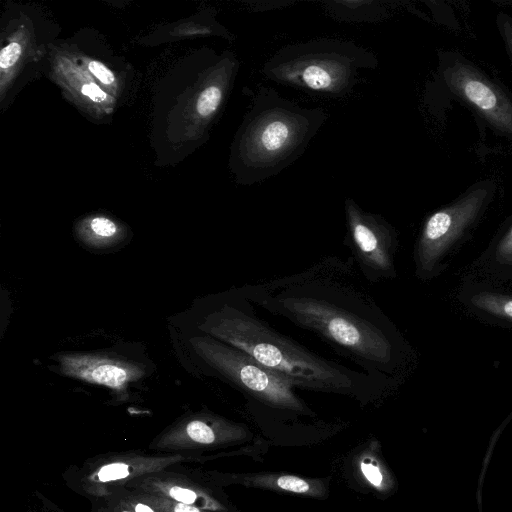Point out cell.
Here are the masks:
<instances>
[{
	"label": "cell",
	"mask_w": 512,
	"mask_h": 512,
	"mask_svg": "<svg viewBox=\"0 0 512 512\" xmlns=\"http://www.w3.org/2000/svg\"><path fill=\"white\" fill-rule=\"evenodd\" d=\"M351 257L328 256L288 276L237 290L254 306L286 319L381 380L396 383L404 340L358 277Z\"/></svg>",
	"instance_id": "obj_1"
},
{
	"label": "cell",
	"mask_w": 512,
	"mask_h": 512,
	"mask_svg": "<svg viewBox=\"0 0 512 512\" xmlns=\"http://www.w3.org/2000/svg\"><path fill=\"white\" fill-rule=\"evenodd\" d=\"M201 330L247 353L296 389L377 401L396 383L373 377L311 351L279 332L257 315L255 306L238 290L213 307Z\"/></svg>",
	"instance_id": "obj_2"
},
{
	"label": "cell",
	"mask_w": 512,
	"mask_h": 512,
	"mask_svg": "<svg viewBox=\"0 0 512 512\" xmlns=\"http://www.w3.org/2000/svg\"><path fill=\"white\" fill-rule=\"evenodd\" d=\"M328 117L323 108L302 107L259 87L233 144L237 182L249 186L278 175L303 155Z\"/></svg>",
	"instance_id": "obj_3"
},
{
	"label": "cell",
	"mask_w": 512,
	"mask_h": 512,
	"mask_svg": "<svg viewBox=\"0 0 512 512\" xmlns=\"http://www.w3.org/2000/svg\"><path fill=\"white\" fill-rule=\"evenodd\" d=\"M378 66V59L354 41L316 38L287 44L263 65L271 81L328 97L349 94L361 74Z\"/></svg>",
	"instance_id": "obj_4"
},
{
	"label": "cell",
	"mask_w": 512,
	"mask_h": 512,
	"mask_svg": "<svg viewBox=\"0 0 512 512\" xmlns=\"http://www.w3.org/2000/svg\"><path fill=\"white\" fill-rule=\"evenodd\" d=\"M199 358L222 380L252 402L290 412H309L295 387L247 353L207 334L191 339Z\"/></svg>",
	"instance_id": "obj_5"
},
{
	"label": "cell",
	"mask_w": 512,
	"mask_h": 512,
	"mask_svg": "<svg viewBox=\"0 0 512 512\" xmlns=\"http://www.w3.org/2000/svg\"><path fill=\"white\" fill-rule=\"evenodd\" d=\"M345 237L359 273L370 284L394 279L398 236L395 228L380 214L369 212L352 198L344 200Z\"/></svg>",
	"instance_id": "obj_6"
},
{
	"label": "cell",
	"mask_w": 512,
	"mask_h": 512,
	"mask_svg": "<svg viewBox=\"0 0 512 512\" xmlns=\"http://www.w3.org/2000/svg\"><path fill=\"white\" fill-rule=\"evenodd\" d=\"M486 196V189L474 190L426 219L414 255L419 276L427 277L436 269L446 252L474 221Z\"/></svg>",
	"instance_id": "obj_7"
},
{
	"label": "cell",
	"mask_w": 512,
	"mask_h": 512,
	"mask_svg": "<svg viewBox=\"0 0 512 512\" xmlns=\"http://www.w3.org/2000/svg\"><path fill=\"white\" fill-rule=\"evenodd\" d=\"M445 80L450 89L461 96L493 126L512 135V102L472 67L457 63L449 67Z\"/></svg>",
	"instance_id": "obj_8"
},
{
	"label": "cell",
	"mask_w": 512,
	"mask_h": 512,
	"mask_svg": "<svg viewBox=\"0 0 512 512\" xmlns=\"http://www.w3.org/2000/svg\"><path fill=\"white\" fill-rule=\"evenodd\" d=\"M185 457L173 455L120 454L105 458L90 469L82 480L83 488L93 496H106L129 481L157 473L182 462Z\"/></svg>",
	"instance_id": "obj_9"
},
{
	"label": "cell",
	"mask_w": 512,
	"mask_h": 512,
	"mask_svg": "<svg viewBox=\"0 0 512 512\" xmlns=\"http://www.w3.org/2000/svg\"><path fill=\"white\" fill-rule=\"evenodd\" d=\"M56 358L64 375L117 391L125 390L144 375L138 364L110 356L64 353Z\"/></svg>",
	"instance_id": "obj_10"
},
{
	"label": "cell",
	"mask_w": 512,
	"mask_h": 512,
	"mask_svg": "<svg viewBox=\"0 0 512 512\" xmlns=\"http://www.w3.org/2000/svg\"><path fill=\"white\" fill-rule=\"evenodd\" d=\"M228 424L216 417L198 414L172 425L151 446L161 451L209 447L225 439Z\"/></svg>",
	"instance_id": "obj_11"
},
{
	"label": "cell",
	"mask_w": 512,
	"mask_h": 512,
	"mask_svg": "<svg viewBox=\"0 0 512 512\" xmlns=\"http://www.w3.org/2000/svg\"><path fill=\"white\" fill-rule=\"evenodd\" d=\"M137 487L144 493L161 495L168 499L197 506L201 509L211 511L218 508L217 502L203 492L199 487L194 486L186 480L146 477L138 482Z\"/></svg>",
	"instance_id": "obj_12"
},
{
	"label": "cell",
	"mask_w": 512,
	"mask_h": 512,
	"mask_svg": "<svg viewBox=\"0 0 512 512\" xmlns=\"http://www.w3.org/2000/svg\"><path fill=\"white\" fill-rule=\"evenodd\" d=\"M323 9L333 19L349 23H377L389 15L384 2L374 0L325 1Z\"/></svg>",
	"instance_id": "obj_13"
},
{
	"label": "cell",
	"mask_w": 512,
	"mask_h": 512,
	"mask_svg": "<svg viewBox=\"0 0 512 512\" xmlns=\"http://www.w3.org/2000/svg\"><path fill=\"white\" fill-rule=\"evenodd\" d=\"M79 235L85 244L94 249H105L122 238L119 226L104 216H96L87 221Z\"/></svg>",
	"instance_id": "obj_14"
},
{
	"label": "cell",
	"mask_w": 512,
	"mask_h": 512,
	"mask_svg": "<svg viewBox=\"0 0 512 512\" xmlns=\"http://www.w3.org/2000/svg\"><path fill=\"white\" fill-rule=\"evenodd\" d=\"M470 302L479 310L512 321V297L496 293H479Z\"/></svg>",
	"instance_id": "obj_15"
},
{
	"label": "cell",
	"mask_w": 512,
	"mask_h": 512,
	"mask_svg": "<svg viewBox=\"0 0 512 512\" xmlns=\"http://www.w3.org/2000/svg\"><path fill=\"white\" fill-rule=\"evenodd\" d=\"M134 497L149 504L158 512H210L197 506L188 505L168 499L161 495L142 493Z\"/></svg>",
	"instance_id": "obj_16"
},
{
	"label": "cell",
	"mask_w": 512,
	"mask_h": 512,
	"mask_svg": "<svg viewBox=\"0 0 512 512\" xmlns=\"http://www.w3.org/2000/svg\"><path fill=\"white\" fill-rule=\"evenodd\" d=\"M274 483L278 488L291 493L304 494L311 490V486L306 480L292 475L279 476Z\"/></svg>",
	"instance_id": "obj_17"
},
{
	"label": "cell",
	"mask_w": 512,
	"mask_h": 512,
	"mask_svg": "<svg viewBox=\"0 0 512 512\" xmlns=\"http://www.w3.org/2000/svg\"><path fill=\"white\" fill-rule=\"evenodd\" d=\"M22 52L21 45L18 42H11L0 52V67L8 69L12 67L19 59Z\"/></svg>",
	"instance_id": "obj_18"
},
{
	"label": "cell",
	"mask_w": 512,
	"mask_h": 512,
	"mask_svg": "<svg viewBox=\"0 0 512 512\" xmlns=\"http://www.w3.org/2000/svg\"><path fill=\"white\" fill-rule=\"evenodd\" d=\"M361 472L366 480L374 487L380 488L383 483V474L379 466L371 461H362L360 464Z\"/></svg>",
	"instance_id": "obj_19"
},
{
	"label": "cell",
	"mask_w": 512,
	"mask_h": 512,
	"mask_svg": "<svg viewBox=\"0 0 512 512\" xmlns=\"http://www.w3.org/2000/svg\"><path fill=\"white\" fill-rule=\"evenodd\" d=\"M496 256L499 262L512 264V226L500 240L497 246Z\"/></svg>",
	"instance_id": "obj_20"
},
{
	"label": "cell",
	"mask_w": 512,
	"mask_h": 512,
	"mask_svg": "<svg viewBox=\"0 0 512 512\" xmlns=\"http://www.w3.org/2000/svg\"><path fill=\"white\" fill-rule=\"evenodd\" d=\"M88 67L90 72L102 83L111 84L114 82V74L104 64L97 61H91Z\"/></svg>",
	"instance_id": "obj_21"
},
{
	"label": "cell",
	"mask_w": 512,
	"mask_h": 512,
	"mask_svg": "<svg viewBox=\"0 0 512 512\" xmlns=\"http://www.w3.org/2000/svg\"><path fill=\"white\" fill-rule=\"evenodd\" d=\"M248 7L251 8L252 11H266L271 9L283 8L285 6H290L295 4L292 1H248Z\"/></svg>",
	"instance_id": "obj_22"
},
{
	"label": "cell",
	"mask_w": 512,
	"mask_h": 512,
	"mask_svg": "<svg viewBox=\"0 0 512 512\" xmlns=\"http://www.w3.org/2000/svg\"><path fill=\"white\" fill-rule=\"evenodd\" d=\"M81 92L94 102H101L106 99V93L96 84L88 83L81 87Z\"/></svg>",
	"instance_id": "obj_23"
},
{
	"label": "cell",
	"mask_w": 512,
	"mask_h": 512,
	"mask_svg": "<svg viewBox=\"0 0 512 512\" xmlns=\"http://www.w3.org/2000/svg\"><path fill=\"white\" fill-rule=\"evenodd\" d=\"M131 507L134 512H158L149 504L137 499L136 497H131V500L126 504Z\"/></svg>",
	"instance_id": "obj_24"
},
{
	"label": "cell",
	"mask_w": 512,
	"mask_h": 512,
	"mask_svg": "<svg viewBox=\"0 0 512 512\" xmlns=\"http://www.w3.org/2000/svg\"><path fill=\"white\" fill-rule=\"evenodd\" d=\"M501 27L505 42L512 56V24L508 20H503Z\"/></svg>",
	"instance_id": "obj_25"
},
{
	"label": "cell",
	"mask_w": 512,
	"mask_h": 512,
	"mask_svg": "<svg viewBox=\"0 0 512 512\" xmlns=\"http://www.w3.org/2000/svg\"><path fill=\"white\" fill-rule=\"evenodd\" d=\"M121 512H134L132 509H122Z\"/></svg>",
	"instance_id": "obj_26"
}]
</instances>
